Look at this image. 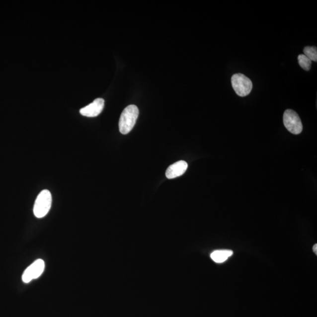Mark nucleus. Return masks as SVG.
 I'll return each mask as SVG.
<instances>
[{
	"label": "nucleus",
	"instance_id": "nucleus-9",
	"mask_svg": "<svg viewBox=\"0 0 317 317\" xmlns=\"http://www.w3.org/2000/svg\"><path fill=\"white\" fill-rule=\"evenodd\" d=\"M298 61L300 66L304 70L308 71L311 69L312 61L305 54H300L298 56Z\"/></svg>",
	"mask_w": 317,
	"mask_h": 317
},
{
	"label": "nucleus",
	"instance_id": "nucleus-8",
	"mask_svg": "<svg viewBox=\"0 0 317 317\" xmlns=\"http://www.w3.org/2000/svg\"><path fill=\"white\" fill-rule=\"evenodd\" d=\"M234 252L231 250H218L213 251L210 255L212 259L217 263H222L232 256Z\"/></svg>",
	"mask_w": 317,
	"mask_h": 317
},
{
	"label": "nucleus",
	"instance_id": "nucleus-4",
	"mask_svg": "<svg viewBox=\"0 0 317 317\" xmlns=\"http://www.w3.org/2000/svg\"><path fill=\"white\" fill-rule=\"evenodd\" d=\"M283 122L284 126L291 133L299 135L303 131V125L300 116L293 110L287 109L284 113Z\"/></svg>",
	"mask_w": 317,
	"mask_h": 317
},
{
	"label": "nucleus",
	"instance_id": "nucleus-6",
	"mask_svg": "<svg viewBox=\"0 0 317 317\" xmlns=\"http://www.w3.org/2000/svg\"><path fill=\"white\" fill-rule=\"evenodd\" d=\"M105 101L102 98H97L91 103L80 109V114L86 117L92 118L98 116L104 108Z\"/></svg>",
	"mask_w": 317,
	"mask_h": 317
},
{
	"label": "nucleus",
	"instance_id": "nucleus-1",
	"mask_svg": "<svg viewBox=\"0 0 317 317\" xmlns=\"http://www.w3.org/2000/svg\"><path fill=\"white\" fill-rule=\"evenodd\" d=\"M139 116V109L134 105H129L123 111L119 122V131L127 135L133 129Z\"/></svg>",
	"mask_w": 317,
	"mask_h": 317
},
{
	"label": "nucleus",
	"instance_id": "nucleus-7",
	"mask_svg": "<svg viewBox=\"0 0 317 317\" xmlns=\"http://www.w3.org/2000/svg\"><path fill=\"white\" fill-rule=\"evenodd\" d=\"M188 164L184 160L178 161L177 162L168 167L166 171V176L167 179H174L177 177L182 176L186 171Z\"/></svg>",
	"mask_w": 317,
	"mask_h": 317
},
{
	"label": "nucleus",
	"instance_id": "nucleus-5",
	"mask_svg": "<svg viewBox=\"0 0 317 317\" xmlns=\"http://www.w3.org/2000/svg\"><path fill=\"white\" fill-rule=\"evenodd\" d=\"M45 268V263L43 260L38 259L26 269L22 275V279L24 283H30L32 280L36 279L43 274Z\"/></svg>",
	"mask_w": 317,
	"mask_h": 317
},
{
	"label": "nucleus",
	"instance_id": "nucleus-2",
	"mask_svg": "<svg viewBox=\"0 0 317 317\" xmlns=\"http://www.w3.org/2000/svg\"><path fill=\"white\" fill-rule=\"evenodd\" d=\"M52 205V196L49 190H43L35 200L34 213L37 218H43L49 212Z\"/></svg>",
	"mask_w": 317,
	"mask_h": 317
},
{
	"label": "nucleus",
	"instance_id": "nucleus-3",
	"mask_svg": "<svg viewBox=\"0 0 317 317\" xmlns=\"http://www.w3.org/2000/svg\"><path fill=\"white\" fill-rule=\"evenodd\" d=\"M233 88L237 95L241 97L250 94L253 89V83L246 76L242 74H236L231 79Z\"/></svg>",
	"mask_w": 317,
	"mask_h": 317
},
{
	"label": "nucleus",
	"instance_id": "nucleus-11",
	"mask_svg": "<svg viewBox=\"0 0 317 317\" xmlns=\"http://www.w3.org/2000/svg\"><path fill=\"white\" fill-rule=\"evenodd\" d=\"M317 244H316L315 245H314L313 246V251L315 252V254L317 255Z\"/></svg>",
	"mask_w": 317,
	"mask_h": 317
},
{
	"label": "nucleus",
	"instance_id": "nucleus-10",
	"mask_svg": "<svg viewBox=\"0 0 317 317\" xmlns=\"http://www.w3.org/2000/svg\"><path fill=\"white\" fill-rule=\"evenodd\" d=\"M304 53L312 61H317V49L316 47H306L304 48Z\"/></svg>",
	"mask_w": 317,
	"mask_h": 317
}]
</instances>
